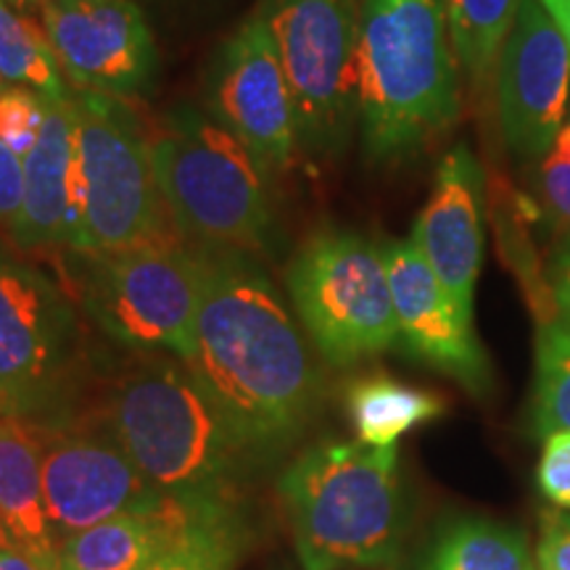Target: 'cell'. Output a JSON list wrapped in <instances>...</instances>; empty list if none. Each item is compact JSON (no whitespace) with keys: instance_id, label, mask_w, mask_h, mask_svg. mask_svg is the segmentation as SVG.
<instances>
[{"instance_id":"14","label":"cell","mask_w":570,"mask_h":570,"mask_svg":"<svg viewBox=\"0 0 570 570\" xmlns=\"http://www.w3.org/2000/svg\"><path fill=\"white\" fill-rule=\"evenodd\" d=\"M494 85L504 142L520 161L537 164L566 125L570 96V48L541 0H520Z\"/></svg>"},{"instance_id":"1","label":"cell","mask_w":570,"mask_h":570,"mask_svg":"<svg viewBox=\"0 0 570 570\" xmlns=\"http://www.w3.org/2000/svg\"><path fill=\"white\" fill-rule=\"evenodd\" d=\"M190 246L202 269V306L188 367L267 462L294 446L317 417L323 373L259 254Z\"/></svg>"},{"instance_id":"9","label":"cell","mask_w":570,"mask_h":570,"mask_svg":"<svg viewBox=\"0 0 570 570\" xmlns=\"http://www.w3.org/2000/svg\"><path fill=\"white\" fill-rule=\"evenodd\" d=\"M285 288L312 346L333 367H352L399 341L383 248L354 230L312 233L285 269Z\"/></svg>"},{"instance_id":"35","label":"cell","mask_w":570,"mask_h":570,"mask_svg":"<svg viewBox=\"0 0 570 570\" xmlns=\"http://www.w3.org/2000/svg\"><path fill=\"white\" fill-rule=\"evenodd\" d=\"M3 412H6V404H3V402H0V415H3Z\"/></svg>"},{"instance_id":"2","label":"cell","mask_w":570,"mask_h":570,"mask_svg":"<svg viewBox=\"0 0 570 570\" xmlns=\"http://www.w3.org/2000/svg\"><path fill=\"white\" fill-rule=\"evenodd\" d=\"M98 415L164 497L238 499L240 483L265 462L188 362L173 354L132 352L111 377Z\"/></svg>"},{"instance_id":"24","label":"cell","mask_w":570,"mask_h":570,"mask_svg":"<svg viewBox=\"0 0 570 570\" xmlns=\"http://www.w3.org/2000/svg\"><path fill=\"white\" fill-rule=\"evenodd\" d=\"M0 85L27 88L51 101L71 96L40 21L11 0H0Z\"/></svg>"},{"instance_id":"13","label":"cell","mask_w":570,"mask_h":570,"mask_svg":"<svg viewBox=\"0 0 570 570\" xmlns=\"http://www.w3.org/2000/svg\"><path fill=\"white\" fill-rule=\"evenodd\" d=\"M38 21L71 90L130 101L154 85L159 48L135 0H51Z\"/></svg>"},{"instance_id":"25","label":"cell","mask_w":570,"mask_h":570,"mask_svg":"<svg viewBox=\"0 0 570 570\" xmlns=\"http://www.w3.org/2000/svg\"><path fill=\"white\" fill-rule=\"evenodd\" d=\"M533 428L539 436L570 431V327L560 317L539 323L537 331Z\"/></svg>"},{"instance_id":"7","label":"cell","mask_w":570,"mask_h":570,"mask_svg":"<svg viewBox=\"0 0 570 570\" xmlns=\"http://www.w3.org/2000/svg\"><path fill=\"white\" fill-rule=\"evenodd\" d=\"M67 256L77 302L111 341L130 352L194 356L202 269L188 240L175 235L122 252Z\"/></svg>"},{"instance_id":"20","label":"cell","mask_w":570,"mask_h":570,"mask_svg":"<svg viewBox=\"0 0 570 570\" xmlns=\"http://www.w3.org/2000/svg\"><path fill=\"white\" fill-rule=\"evenodd\" d=\"M175 499V537L142 570H233L248 544V523L238 499Z\"/></svg>"},{"instance_id":"8","label":"cell","mask_w":570,"mask_h":570,"mask_svg":"<svg viewBox=\"0 0 570 570\" xmlns=\"http://www.w3.org/2000/svg\"><path fill=\"white\" fill-rule=\"evenodd\" d=\"M82 240L77 254L175 238L154 173L151 135L122 98L71 90Z\"/></svg>"},{"instance_id":"29","label":"cell","mask_w":570,"mask_h":570,"mask_svg":"<svg viewBox=\"0 0 570 570\" xmlns=\"http://www.w3.org/2000/svg\"><path fill=\"white\" fill-rule=\"evenodd\" d=\"M24 202V156L0 142V225H13Z\"/></svg>"},{"instance_id":"34","label":"cell","mask_w":570,"mask_h":570,"mask_svg":"<svg viewBox=\"0 0 570 570\" xmlns=\"http://www.w3.org/2000/svg\"><path fill=\"white\" fill-rule=\"evenodd\" d=\"M11 3L24 13H30V17H35V13H40V6L51 3V0H11Z\"/></svg>"},{"instance_id":"11","label":"cell","mask_w":570,"mask_h":570,"mask_svg":"<svg viewBox=\"0 0 570 570\" xmlns=\"http://www.w3.org/2000/svg\"><path fill=\"white\" fill-rule=\"evenodd\" d=\"M204 111L273 177L294 169L296 106L265 11L256 9L219 46L204 82Z\"/></svg>"},{"instance_id":"21","label":"cell","mask_w":570,"mask_h":570,"mask_svg":"<svg viewBox=\"0 0 570 570\" xmlns=\"http://www.w3.org/2000/svg\"><path fill=\"white\" fill-rule=\"evenodd\" d=\"M412 570H539L529 539L489 518H458L436 531Z\"/></svg>"},{"instance_id":"27","label":"cell","mask_w":570,"mask_h":570,"mask_svg":"<svg viewBox=\"0 0 570 570\" xmlns=\"http://www.w3.org/2000/svg\"><path fill=\"white\" fill-rule=\"evenodd\" d=\"M46 101L48 98L27 88L0 85V142L19 156L30 154L46 119Z\"/></svg>"},{"instance_id":"33","label":"cell","mask_w":570,"mask_h":570,"mask_svg":"<svg viewBox=\"0 0 570 570\" xmlns=\"http://www.w3.org/2000/svg\"><path fill=\"white\" fill-rule=\"evenodd\" d=\"M550 17L554 19V24L560 27L562 38H566L568 48H570V0H541Z\"/></svg>"},{"instance_id":"6","label":"cell","mask_w":570,"mask_h":570,"mask_svg":"<svg viewBox=\"0 0 570 570\" xmlns=\"http://www.w3.org/2000/svg\"><path fill=\"white\" fill-rule=\"evenodd\" d=\"M82 306L30 262L0 246V402L32 423L80 412L90 354Z\"/></svg>"},{"instance_id":"28","label":"cell","mask_w":570,"mask_h":570,"mask_svg":"<svg viewBox=\"0 0 570 570\" xmlns=\"http://www.w3.org/2000/svg\"><path fill=\"white\" fill-rule=\"evenodd\" d=\"M537 481L547 502L560 510H570V431L547 433Z\"/></svg>"},{"instance_id":"32","label":"cell","mask_w":570,"mask_h":570,"mask_svg":"<svg viewBox=\"0 0 570 570\" xmlns=\"http://www.w3.org/2000/svg\"><path fill=\"white\" fill-rule=\"evenodd\" d=\"M0 570H59V566H51V562L38 560L24 552L0 550Z\"/></svg>"},{"instance_id":"5","label":"cell","mask_w":570,"mask_h":570,"mask_svg":"<svg viewBox=\"0 0 570 570\" xmlns=\"http://www.w3.org/2000/svg\"><path fill=\"white\" fill-rule=\"evenodd\" d=\"M148 135L164 206L183 240L252 254L273 248V177L225 127L180 104Z\"/></svg>"},{"instance_id":"3","label":"cell","mask_w":570,"mask_h":570,"mask_svg":"<svg viewBox=\"0 0 570 570\" xmlns=\"http://www.w3.org/2000/svg\"><path fill=\"white\" fill-rule=\"evenodd\" d=\"M360 132L373 161L412 156L460 119L444 0H362Z\"/></svg>"},{"instance_id":"15","label":"cell","mask_w":570,"mask_h":570,"mask_svg":"<svg viewBox=\"0 0 570 570\" xmlns=\"http://www.w3.org/2000/svg\"><path fill=\"white\" fill-rule=\"evenodd\" d=\"M391 296H394L396 333L404 348L439 373L483 396L491 389V365L468 320L433 275L415 240H389L383 246Z\"/></svg>"},{"instance_id":"18","label":"cell","mask_w":570,"mask_h":570,"mask_svg":"<svg viewBox=\"0 0 570 570\" xmlns=\"http://www.w3.org/2000/svg\"><path fill=\"white\" fill-rule=\"evenodd\" d=\"M59 539L42 494L40 431L32 420L0 415V550L59 566Z\"/></svg>"},{"instance_id":"30","label":"cell","mask_w":570,"mask_h":570,"mask_svg":"<svg viewBox=\"0 0 570 570\" xmlns=\"http://www.w3.org/2000/svg\"><path fill=\"white\" fill-rule=\"evenodd\" d=\"M539 570H570V518H547L537 550Z\"/></svg>"},{"instance_id":"10","label":"cell","mask_w":570,"mask_h":570,"mask_svg":"<svg viewBox=\"0 0 570 570\" xmlns=\"http://www.w3.org/2000/svg\"><path fill=\"white\" fill-rule=\"evenodd\" d=\"M262 11L294 96L302 154L336 159L360 125L362 0H265Z\"/></svg>"},{"instance_id":"31","label":"cell","mask_w":570,"mask_h":570,"mask_svg":"<svg viewBox=\"0 0 570 570\" xmlns=\"http://www.w3.org/2000/svg\"><path fill=\"white\" fill-rule=\"evenodd\" d=\"M547 283H550L554 312L570 327V235H562L560 244L554 246L547 265Z\"/></svg>"},{"instance_id":"22","label":"cell","mask_w":570,"mask_h":570,"mask_svg":"<svg viewBox=\"0 0 570 570\" xmlns=\"http://www.w3.org/2000/svg\"><path fill=\"white\" fill-rule=\"evenodd\" d=\"M346 410L362 444L396 446L412 428L444 415V402L396 377L367 375L348 386Z\"/></svg>"},{"instance_id":"19","label":"cell","mask_w":570,"mask_h":570,"mask_svg":"<svg viewBox=\"0 0 570 570\" xmlns=\"http://www.w3.org/2000/svg\"><path fill=\"white\" fill-rule=\"evenodd\" d=\"M177 529V499L161 497L151 510L127 512L71 533L59 547V570H142Z\"/></svg>"},{"instance_id":"17","label":"cell","mask_w":570,"mask_h":570,"mask_svg":"<svg viewBox=\"0 0 570 570\" xmlns=\"http://www.w3.org/2000/svg\"><path fill=\"white\" fill-rule=\"evenodd\" d=\"M11 238L24 252H80L82 212L71 96L46 101L40 135L24 156V202L11 225Z\"/></svg>"},{"instance_id":"12","label":"cell","mask_w":570,"mask_h":570,"mask_svg":"<svg viewBox=\"0 0 570 570\" xmlns=\"http://www.w3.org/2000/svg\"><path fill=\"white\" fill-rule=\"evenodd\" d=\"M38 431L42 494L59 544L104 520L151 510L164 497L142 479L98 412H77Z\"/></svg>"},{"instance_id":"26","label":"cell","mask_w":570,"mask_h":570,"mask_svg":"<svg viewBox=\"0 0 570 570\" xmlns=\"http://www.w3.org/2000/svg\"><path fill=\"white\" fill-rule=\"evenodd\" d=\"M537 194L547 217L570 235V119L541 159L537 161Z\"/></svg>"},{"instance_id":"16","label":"cell","mask_w":570,"mask_h":570,"mask_svg":"<svg viewBox=\"0 0 570 570\" xmlns=\"http://www.w3.org/2000/svg\"><path fill=\"white\" fill-rule=\"evenodd\" d=\"M483 204L487 175L475 154L460 142L441 159L431 196L412 230L420 254L468 320H473L483 265Z\"/></svg>"},{"instance_id":"23","label":"cell","mask_w":570,"mask_h":570,"mask_svg":"<svg viewBox=\"0 0 570 570\" xmlns=\"http://www.w3.org/2000/svg\"><path fill=\"white\" fill-rule=\"evenodd\" d=\"M449 35L458 56L460 77L473 92L494 82L504 40L518 17L520 0H444Z\"/></svg>"},{"instance_id":"4","label":"cell","mask_w":570,"mask_h":570,"mask_svg":"<svg viewBox=\"0 0 570 570\" xmlns=\"http://www.w3.org/2000/svg\"><path fill=\"white\" fill-rule=\"evenodd\" d=\"M304 570L391 566L407 531L396 446L320 441L277 481Z\"/></svg>"}]
</instances>
